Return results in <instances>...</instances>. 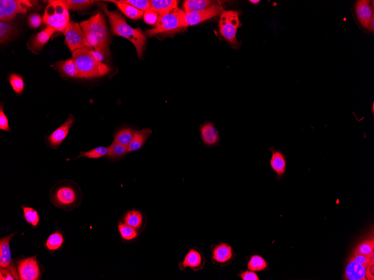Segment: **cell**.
I'll return each mask as SVG.
<instances>
[{"label":"cell","instance_id":"obj_38","mask_svg":"<svg viewBox=\"0 0 374 280\" xmlns=\"http://www.w3.org/2000/svg\"><path fill=\"white\" fill-rule=\"evenodd\" d=\"M118 1L129 4L143 12L150 9V1L149 0H121Z\"/></svg>","mask_w":374,"mask_h":280},{"label":"cell","instance_id":"obj_45","mask_svg":"<svg viewBox=\"0 0 374 280\" xmlns=\"http://www.w3.org/2000/svg\"><path fill=\"white\" fill-rule=\"evenodd\" d=\"M0 279L4 280H14L15 278L12 275L10 270L7 269H1L0 272Z\"/></svg>","mask_w":374,"mask_h":280},{"label":"cell","instance_id":"obj_34","mask_svg":"<svg viewBox=\"0 0 374 280\" xmlns=\"http://www.w3.org/2000/svg\"><path fill=\"white\" fill-rule=\"evenodd\" d=\"M119 232L121 234V237L127 241L133 240L137 236V232L136 229L132 227L127 224L120 223L118 225Z\"/></svg>","mask_w":374,"mask_h":280},{"label":"cell","instance_id":"obj_44","mask_svg":"<svg viewBox=\"0 0 374 280\" xmlns=\"http://www.w3.org/2000/svg\"><path fill=\"white\" fill-rule=\"evenodd\" d=\"M366 277L369 280H374V261H371L366 267Z\"/></svg>","mask_w":374,"mask_h":280},{"label":"cell","instance_id":"obj_37","mask_svg":"<svg viewBox=\"0 0 374 280\" xmlns=\"http://www.w3.org/2000/svg\"><path fill=\"white\" fill-rule=\"evenodd\" d=\"M24 216L28 223L33 226L38 225L39 222V214L34 209L23 207Z\"/></svg>","mask_w":374,"mask_h":280},{"label":"cell","instance_id":"obj_19","mask_svg":"<svg viewBox=\"0 0 374 280\" xmlns=\"http://www.w3.org/2000/svg\"><path fill=\"white\" fill-rule=\"evenodd\" d=\"M366 266L359 264L350 257L345 269L344 278L346 280H367Z\"/></svg>","mask_w":374,"mask_h":280},{"label":"cell","instance_id":"obj_32","mask_svg":"<svg viewBox=\"0 0 374 280\" xmlns=\"http://www.w3.org/2000/svg\"><path fill=\"white\" fill-rule=\"evenodd\" d=\"M63 243L64 237L63 235L61 233L56 232L48 237L46 243V246L49 250H56L63 246Z\"/></svg>","mask_w":374,"mask_h":280},{"label":"cell","instance_id":"obj_12","mask_svg":"<svg viewBox=\"0 0 374 280\" xmlns=\"http://www.w3.org/2000/svg\"><path fill=\"white\" fill-rule=\"evenodd\" d=\"M18 273L19 280H38L40 277V269L36 257H30L19 261Z\"/></svg>","mask_w":374,"mask_h":280},{"label":"cell","instance_id":"obj_8","mask_svg":"<svg viewBox=\"0 0 374 280\" xmlns=\"http://www.w3.org/2000/svg\"><path fill=\"white\" fill-rule=\"evenodd\" d=\"M66 43L72 52L86 47H91L80 24L69 22L63 31Z\"/></svg>","mask_w":374,"mask_h":280},{"label":"cell","instance_id":"obj_43","mask_svg":"<svg viewBox=\"0 0 374 280\" xmlns=\"http://www.w3.org/2000/svg\"><path fill=\"white\" fill-rule=\"evenodd\" d=\"M42 19L38 14H34L29 18V24L33 28H38L42 23Z\"/></svg>","mask_w":374,"mask_h":280},{"label":"cell","instance_id":"obj_21","mask_svg":"<svg viewBox=\"0 0 374 280\" xmlns=\"http://www.w3.org/2000/svg\"><path fill=\"white\" fill-rule=\"evenodd\" d=\"M57 69L63 75L70 78H80V76L75 64L72 59L60 61L57 64Z\"/></svg>","mask_w":374,"mask_h":280},{"label":"cell","instance_id":"obj_15","mask_svg":"<svg viewBox=\"0 0 374 280\" xmlns=\"http://www.w3.org/2000/svg\"><path fill=\"white\" fill-rule=\"evenodd\" d=\"M75 119L72 115H69V117L64 124L60 126L53 133L48 135L47 138L48 145L52 148L59 147L67 138L69 130L71 129Z\"/></svg>","mask_w":374,"mask_h":280},{"label":"cell","instance_id":"obj_27","mask_svg":"<svg viewBox=\"0 0 374 280\" xmlns=\"http://www.w3.org/2000/svg\"><path fill=\"white\" fill-rule=\"evenodd\" d=\"M135 131L131 128H124L118 131L115 135L114 142L129 146L132 142Z\"/></svg>","mask_w":374,"mask_h":280},{"label":"cell","instance_id":"obj_26","mask_svg":"<svg viewBox=\"0 0 374 280\" xmlns=\"http://www.w3.org/2000/svg\"><path fill=\"white\" fill-rule=\"evenodd\" d=\"M108 149V157L113 159L121 158L129 153L128 146L115 142H113Z\"/></svg>","mask_w":374,"mask_h":280},{"label":"cell","instance_id":"obj_20","mask_svg":"<svg viewBox=\"0 0 374 280\" xmlns=\"http://www.w3.org/2000/svg\"><path fill=\"white\" fill-rule=\"evenodd\" d=\"M178 8V1L176 0H151L150 10L159 15L167 13Z\"/></svg>","mask_w":374,"mask_h":280},{"label":"cell","instance_id":"obj_33","mask_svg":"<svg viewBox=\"0 0 374 280\" xmlns=\"http://www.w3.org/2000/svg\"><path fill=\"white\" fill-rule=\"evenodd\" d=\"M108 148L99 147L88 152H81L80 155L76 158L81 157H88L90 159L100 158L108 155Z\"/></svg>","mask_w":374,"mask_h":280},{"label":"cell","instance_id":"obj_39","mask_svg":"<svg viewBox=\"0 0 374 280\" xmlns=\"http://www.w3.org/2000/svg\"><path fill=\"white\" fill-rule=\"evenodd\" d=\"M159 15L150 9L145 12L143 14V20L145 22L149 25H155L157 23Z\"/></svg>","mask_w":374,"mask_h":280},{"label":"cell","instance_id":"obj_14","mask_svg":"<svg viewBox=\"0 0 374 280\" xmlns=\"http://www.w3.org/2000/svg\"><path fill=\"white\" fill-rule=\"evenodd\" d=\"M199 131L205 146L211 148L220 146L221 135L214 123L205 122L200 127Z\"/></svg>","mask_w":374,"mask_h":280},{"label":"cell","instance_id":"obj_6","mask_svg":"<svg viewBox=\"0 0 374 280\" xmlns=\"http://www.w3.org/2000/svg\"><path fill=\"white\" fill-rule=\"evenodd\" d=\"M239 13L238 11H223L220 15L219 31L221 36L233 45H237L238 29L241 26Z\"/></svg>","mask_w":374,"mask_h":280},{"label":"cell","instance_id":"obj_25","mask_svg":"<svg viewBox=\"0 0 374 280\" xmlns=\"http://www.w3.org/2000/svg\"><path fill=\"white\" fill-rule=\"evenodd\" d=\"M107 1L116 4L118 9L122 12V13L130 19L133 20L139 19L144 14L143 11L136 9V8L132 5H129V4L120 2L118 1H113V0Z\"/></svg>","mask_w":374,"mask_h":280},{"label":"cell","instance_id":"obj_17","mask_svg":"<svg viewBox=\"0 0 374 280\" xmlns=\"http://www.w3.org/2000/svg\"><path fill=\"white\" fill-rule=\"evenodd\" d=\"M269 151L272 154L270 160V166L276 174V180L279 181L286 174L287 167L286 156L281 150H276L273 147H270Z\"/></svg>","mask_w":374,"mask_h":280},{"label":"cell","instance_id":"obj_10","mask_svg":"<svg viewBox=\"0 0 374 280\" xmlns=\"http://www.w3.org/2000/svg\"><path fill=\"white\" fill-rule=\"evenodd\" d=\"M236 253L233 247L225 242L213 245L211 247V259L215 265L220 267H226L231 264Z\"/></svg>","mask_w":374,"mask_h":280},{"label":"cell","instance_id":"obj_30","mask_svg":"<svg viewBox=\"0 0 374 280\" xmlns=\"http://www.w3.org/2000/svg\"><path fill=\"white\" fill-rule=\"evenodd\" d=\"M143 218L141 213L133 211L126 214L124 218L125 223L137 229L141 226Z\"/></svg>","mask_w":374,"mask_h":280},{"label":"cell","instance_id":"obj_13","mask_svg":"<svg viewBox=\"0 0 374 280\" xmlns=\"http://www.w3.org/2000/svg\"><path fill=\"white\" fill-rule=\"evenodd\" d=\"M14 234L2 238L0 241V266L10 270L15 280H19L18 273L12 264L10 242Z\"/></svg>","mask_w":374,"mask_h":280},{"label":"cell","instance_id":"obj_28","mask_svg":"<svg viewBox=\"0 0 374 280\" xmlns=\"http://www.w3.org/2000/svg\"><path fill=\"white\" fill-rule=\"evenodd\" d=\"M248 269L254 272L264 271L268 267V263L260 255H253L248 262Z\"/></svg>","mask_w":374,"mask_h":280},{"label":"cell","instance_id":"obj_7","mask_svg":"<svg viewBox=\"0 0 374 280\" xmlns=\"http://www.w3.org/2000/svg\"><path fill=\"white\" fill-rule=\"evenodd\" d=\"M80 194L75 185L63 184L59 185L53 190L52 202L57 207L65 208L75 207L79 203Z\"/></svg>","mask_w":374,"mask_h":280},{"label":"cell","instance_id":"obj_36","mask_svg":"<svg viewBox=\"0 0 374 280\" xmlns=\"http://www.w3.org/2000/svg\"><path fill=\"white\" fill-rule=\"evenodd\" d=\"M9 81L16 94H21L24 90L25 84L23 78L17 74H11Z\"/></svg>","mask_w":374,"mask_h":280},{"label":"cell","instance_id":"obj_9","mask_svg":"<svg viewBox=\"0 0 374 280\" xmlns=\"http://www.w3.org/2000/svg\"><path fill=\"white\" fill-rule=\"evenodd\" d=\"M32 6L30 1L25 0H1L0 20L1 22H10L18 14L26 13L28 8Z\"/></svg>","mask_w":374,"mask_h":280},{"label":"cell","instance_id":"obj_3","mask_svg":"<svg viewBox=\"0 0 374 280\" xmlns=\"http://www.w3.org/2000/svg\"><path fill=\"white\" fill-rule=\"evenodd\" d=\"M100 5L107 16L113 33L130 40L136 49L138 57L141 58L146 42L145 34L140 29H135L130 26L120 14L109 11L105 4Z\"/></svg>","mask_w":374,"mask_h":280},{"label":"cell","instance_id":"obj_40","mask_svg":"<svg viewBox=\"0 0 374 280\" xmlns=\"http://www.w3.org/2000/svg\"><path fill=\"white\" fill-rule=\"evenodd\" d=\"M0 129L1 130L10 132L11 130L10 128L9 121L3 112V105H1L0 108Z\"/></svg>","mask_w":374,"mask_h":280},{"label":"cell","instance_id":"obj_2","mask_svg":"<svg viewBox=\"0 0 374 280\" xmlns=\"http://www.w3.org/2000/svg\"><path fill=\"white\" fill-rule=\"evenodd\" d=\"M91 47L101 56L108 54L109 37L103 16L99 12L80 24Z\"/></svg>","mask_w":374,"mask_h":280},{"label":"cell","instance_id":"obj_5","mask_svg":"<svg viewBox=\"0 0 374 280\" xmlns=\"http://www.w3.org/2000/svg\"><path fill=\"white\" fill-rule=\"evenodd\" d=\"M43 21L53 30L63 32L69 23L68 9L61 0L49 1Z\"/></svg>","mask_w":374,"mask_h":280},{"label":"cell","instance_id":"obj_11","mask_svg":"<svg viewBox=\"0 0 374 280\" xmlns=\"http://www.w3.org/2000/svg\"><path fill=\"white\" fill-rule=\"evenodd\" d=\"M224 11L223 7L219 4L215 3L210 7L203 11L185 13L184 20L186 27L195 26L205 20L220 15Z\"/></svg>","mask_w":374,"mask_h":280},{"label":"cell","instance_id":"obj_18","mask_svg":"<svg viewBox=\"0 0 374 280\" xmlns=\"http://www.w3.org/2000/svg\"><path fill=\"white\" fill-rule=\"evenodd\" d=\"M204 264V258L202 252L196 249H192L188 251L183 262L180 263L179 267L182 270L190 268L199 271L203 268Z\"/></svg>","mask_w":374,"mask_h":280},{"label":"cell","instance_id":"obj_31","mask_svg":"<svg viewBox=\"0 0 374 280\" xmlns=\"http://www.w3.org/2000/svg\"><path fill=\"white\" fill-rule=\"evenodd\" d=\"M68 9L79 11L85 9L89 6L97 2L92 0H61Z\"/></svg>","mask_w":374,"mask_h":280},{"label":"cell","instance_id":"obj_29","mask_svg":"<svg viewBox=\"0 0 374 280\" xmlns=\"http://www.w3.org/2000/svg\"><path fill=\"white\" fill-rule=\"evenodd\" d=\"M374 252V238L365 240L360 243L353 251V253L364 255L370 257Z\"/></svg>","mask_w":374,"mask_h":280},{"label":"cell","instance_id":"obj_4","mask_svg":"<svg viewBox=\"0 0 374 280\" xmlns=\"http://www.w3.org/2000/svg\"><path fill=\"white\" fill-rule=\"evenodd\" d=\"M184 11L178 8L159 15L155 28L146 31L147 36L151 37L159 34L170 33L187 28L184 23Z\"/></svg>","mask_w":374,"mask_h":280},{"label":"cell","instance_id":"obj_46","mask_svg":"<svg viewBox=\"0 0 374 280\" xmlns=\"http://www.w3.org/2000/svg\"><path fill=\"white\" fill-rule=\"evenodd\" d=\"M249 2L254 4V5H257L260 1V0H250Z\"/></svg>","mask_w":374,"mask_h":280},{"label":"cell","instance_id":"obj_23","mask_svg":"<svg viewBox=\"0 0 374 280\" xmlns=\"http://www.w3.org/2000/svg\"><path fill=\"white\" fill-rule=\"evenodd\" d=\"M215 2L209 0H187L184 2L185 13L203 11L212 6Z\"/></svg>","mask_w":374,"mask_h":280},{"label":"cell","instance_id":"obj_24","mask_svg":"<svg viewBox=\"0 0 374 280\" xmlns=\"http://www.w3.org/2000/svg\"><path fill=\"white\" fill-rule=\"evenodd\" d=\"M56 31L51 27H47L42 31L39 32L35 36L32 42V47L35 50L39 51L46 45L51 36Z\"/></svg>","mask_w":374,"mask_h":280},{"label":"cell","instance_id":"obj_42","mask_svg":"<svg viewBox=\"0 0 374 280\" xmlns=\"http://www.w3.org/2000/svg\"><path fill=\"white\" fill-rule=\"evenodd\" d=\"M238 276L243 280H260L255 272L250 270L240 271Z\"/></svg>","mask_w":374,"mask_h":280},{"label":"cell","instance_id":"obj_16","mask_svg":"<svg viewBox=\"0 0 374 280\" xmlns=\"http://www.w3.org/2000/svg\"><path fill=\"white\" fill-rule=\"evenodd\" d=\"M369 0H360L355 4V13L359 22L364 28L369 30L370 24L374 18V4Z\"/></svg>","mask_w":374,"mask_h":280},{"label":"cell","instance_id":"obj_35","mask_svg":"<svg viewBox=\"0 0 374 280\" xmlns=\"http://www.w3.org/2000/svg\"><path fill=\"white\" fill-rule=\"evenodd\" d=\"M15 28L10 22H0V41L5 43L14 33Z\"/></svg>","mask_w":374,"mask_h":280},{"label":"cell","instance_id":"obj_41","mask_svg":"<svg viewBox=\"0 0 374 280\" xmlns=\"http://www.w3.org/2000/svg\"><path fill=\"white\" fill-rule=\"evenodd\" d=\"M351 257L359 264L367 267L369 263L371 262L370 257L364 256V255L352 253Z\"/></svg>","mask_w":374,"mask_h":280},{"label":"cell","instance_id":"obj_1","mask_svg":"<svg viewBox=\"0 0 374 280\" xmlns=\"http://www.w3.org/2000/svg\"><path fill=\"white\" fill-rule=\"evenodd\" d=\"M102 58L92 47H86L73 52L72 59L75 61L80 79H90L107 74L110 69L107 65L102 62Z\"/></svg>","mask_w":374,"mask_h":280},{"label":"cell","instance_id":"obj_22","mask_svg":"<svg viewBox=\"0 0 374 280\" xmlns=\"http://www.w3.org/2000/svg\"><path fill=\"white\" fill-rule=\"evenodd\" d=\"M151 133L149 129L135 131L133 141L128 146L129 152L140 150Z\"/></svg>","mask_w":374,"mask_h":280}]
</instances>
